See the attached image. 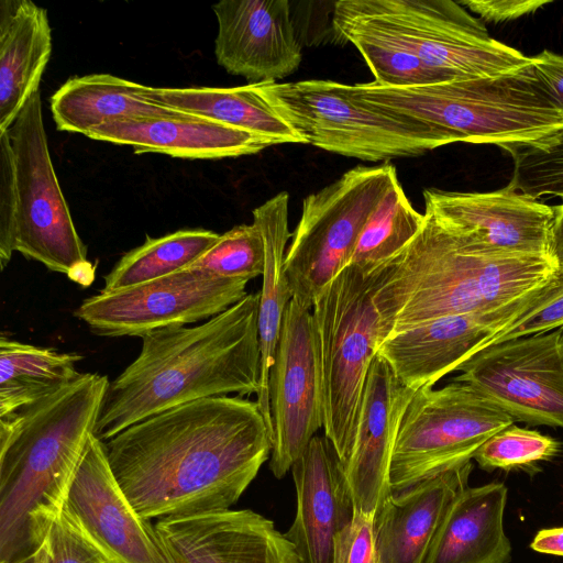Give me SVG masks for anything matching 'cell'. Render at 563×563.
<instances>
[{"label": "cell", "instance_id": "6da1fadb", "mask_svg": "<svg viewBox=\"0 0 563 563\" xmlns=\"http://www.w3.org/2000/svg\"><path fill=\"white\" fill-rule=\"evenodd\" d=\"M110 468L145 519L230 509L271 457L257 401L205 398L168 409L102 442Z\"/></svg>", "mask_w": 563, "mask_h": 563}, {"label": "cell", "instance_id": "7a4b0ae2", "mask_svg": "<svg viewBox=\"0 0 563 563\" xmlns=\"http://www.w3.org/2000/svg\"><path fill=\"white\" fill-rule=\"evenodd\" d=\"M260 292L247 294L198 325H175L141 336L139 356L112 382L93 435L104 442L130 426L187 402L258 394Z\"/></svg>", "mask_w": 563, "mask_h": 563}, {"label": "cell", "instance_id": "3957f363", "mask_svg": "<svg viewBox=\"0 0 563 563\" xmlns=\"http://www.w3.org/2000/svg\"><path fill=\"white\" fill-rule=\"evenodd\" d=\"M556 275L550 258L493 251L424 212L419 232L384 265L374 295L379 344L445 316L504 309Z\"/></svg>", "mask_w": 563, "mask_h": 563}, {"label": "cell", "instance_id": "277c9868", "mask_svg": "<svg viewBox=\"0 0 563 563\" xmlns=\"http://www.w3.org/2000/svg\"><path fill=\"white\" fill-rule=\"evenodd\" d=\"M109 385L80 373L59 390L0 419V563L37 550L63 509Z\"/></svg>", "mask_w": 563, "mask_h": 563}, {"label": "cell", "instance_id": "5b68a950", "mask_svg": "<svg viewBox=\"0 0 563 563\" xmlns=\"http://www.w3.org/2000/svg\"><path fill=\"white\" fill-rule=\"evenodd\" d=\"M360 99L420 120L446 144H494L510 152L539 147L563 131V114L529 66L494 77L418 87L350 85Z\"/></svg>", "mask_w": 563, "mask_h": 563}, {"label": "cell", "instance_id": "8992f818", "mask_svg": "<svg viewBox=\"0 0 563 563\" xmlns=\"http://www.w3.org/2000/svg\"><path fill=\"white\" fill-rule=\"evenodd\" d=\"M306 144L366 162L417 157L446 145L431 125L357 98L350 85L308 79L256 85Z\"/></svg>", "mask_w": 563, "mask_h": 563}, {"label": "cell", "instance_id": "52a82bcc", "mask_svg": "<svg viewBox=\"0 0 563 563\" xmlns=\"http://www.w3.org/2000/svg\"><path fill=\"white\" fill-rule=\"evenodd\" d=\"M384 265L374 271L347 265L311 308L322 375L324 437L342 465L352 449L366 377L379 345L374 295Z\"/></svg>", "mask_w": 563, "mask_h": 563}, {"label": "cell", "instance_id": "ba28073f", "mask_svg": "<svg viewBox=\"0 0 563 563\" xmlns=\"http://www.w3.org/2000/svg\"><path fill=\"white\" fill-rule=\"evenodd\" d=\"M397 178L391 164L357 165L305 198L285 260L294 300L312 308L349 265L368 218Z\"/></svg>", "mask_w": 563, "mask_h": 563}, {"label": "cell", "instance_id": "9c48e42d", "mask_svg": "<svg viewBox=\"0 0 563 563\" xmlns=\"http://www.w3.org/2000/svg\"><path fill=\"white\" fill-rule=\"evenodd\" d=\"M515 420L472 386L419 388L396 438L389 484L394 493L470 462L492 435Z\"/></svg>", "mask_w": 563, "mask_h": 563}, {"label": "cell", "instance_id": "30bf717a", "mask_svg": "<svg viewBox=\"0 0 563 563\" xmlns=\"http://www.w3.org/2000/svg\"><path fill=\"white\" fill-rule=\"evenodd\" d=\"M14 151L19 217L15 251L49 271L66 274L81 286L95 278L47 144L40 90L25 103L8 129Z\"/></svg>", "mask_w": 563, "mask_h": 563}, {"label": "cell", "instance_id": "8fae6325", "mask_svg": "<svg viewBox=\"0 0 563 563\" xmlns=\"http://www.w3.org/2000/svg\"><path fill=\"white\" fill-rule=\"evenodd\" d=\"M384 25L444 82L522 69L531 58L492 36L483 22L451 0H349Z\"/></svg>", "mask_w": 563, "mask_h": 563}, {"label": "cell", "instance_id": "7c38bea8", "mask_svg": "<svg viewBox=\"0 0 563 563\" xmlns=\"http://www.w3.org/2000/svg\"><path fill=\"white\" fill-rule=\"evenodd\" d=\"M456 371L515 421L563 428V327L492 344Z\"/></svg>", "mask_w": 563, "mask_h": 563}, {"label": "cell", "instance_id": "4fadbf2b", "mask_svg": "<svg viewBox=\"0 0 563 563\" xmlns=\"http://www.w3.org/2000/svg\"><path fill=\"white\" fill-rule=\"evenodd\" d=\"M246 280L191 269L85 299L74 314L103 336H142L151 331L208 320L243 299Z\"/></svg>", "mask_w": 563, "mask_h": 563}, {"label": "cell", "instance_id": "5bb4252c", "mask_svg": "<svg viewBox=\"0 0 563 563\" xmlns=\"http://www.w3.org/2000/svg\"><path fill=\"white\" fill-rule=\"evenodd\" d=\"M273 446L269 470L283 478L323 428V387L311 309L291 299L269 373Z\"/></svg>", "mask_w": 563, "mask_h": 563}, {"label": "cell", "instance_id": "9a60e30c", "mask_svg": "<svg viewBox=\"0 0 563 563\" xmlns=\"http://www.w3.org/2000/svg\"><path fill=\"white\" fill-rule=\"evenodd\" d=\"M63 511L110 563H170L155 526L129 501L102 441L93 434L71 477Z\"/></svg>", "mask_w": 563, "mask_h": 563}, {"label": "cell", "instance_id": "2e32d148", "mask_svg": "<svg viewBox=\"0 0 563 563\" xmlns=\"http://www.w3.org/2000/svg\"><path fill=\"white\" fill-rule=\"evenodd\" d=\"M422 195L424 212L477 243L497 252L553 261L554 207L509 185L488 192L428 188Z\"/></svg>", "mask_w": 563, "mask_h": 563}, {"label": "cell", "instance_id": "e0dca14e", "mask_svg": "<svg viewBox=\"0 0 563 563\" xmlns=\"http://www.w3.org/2000/svg\"><path fill=\"white\" fill-rule=\"evenodd\" d=\"M218 22L214 55L229 74L249 84H274L302 60L287 0H222L212 5Z\"/></svg>", "mask_w": 563, "mask_h": 563}, {"label": "cell", "instance_id": "ac0fdd59", "mask_svg": "<svg viewBox=\"0 0 563 563\" xmlns=\"http://www.w3.org/2000/svg\"><path fill=\"white\" fill-rule=\"evenodd\" d=\"M155 530L170 563H300L285 533L251 509L167 517Z\"/></svg>", "mask_w": 563, "mask_h": 563}, {"label": "cell", "instance_id": "d6986e66", "mask_svg": "<svg viewBox=\"0 0 563 563\" xmlns=\"http://www.w3.org/2000/svg\"><path fill=\"white\" fill-rule=\"evenodd\" d=\"M375 354L366 377L361 412L347 460L342 465L354 511L375 517L393 490L389 470L402 416L415 393Z\"/></svg>", "mask_w": 563, "mask_h": 563}, {"label": "cell", "instance_id": "ffe728a7", "mask_svg": "<svg viewBox=\"0 0 563 563\" xmlns=\"http://www.w3.org/2000/svg\"><path fill=\"white\" fill-rule=\"evenodd\" d=\"M536 291L497 311L445 316L393 334L379 344L377 353L407 387H433L484 349Z\"/></svg>", "mask_w": 563, "mask_h": 563}, {"label": "cell", "instance_id": "44dd1931", "mask_svg": "<svg viewBox=\"0 0 563 563\" xmlns=\"http://www.w3.org/2000/svg\"><path fill=\"white\" fill-rule=\"evenodd\" d=\"M290 471L297 510L285 536L300 563H332L334 538L354 515L339 456L325 437L316 435Z\"/></svg>", "mask_w": 563, "mask_h": 563}, {"label": "cell", "instance_id": "7402d4cb", "mask_svg": "<svg viewBox=\"0 0 563 563\" xmlns=\"http://www.w3.org/2000/svg\"><path fill=\"white\" fill-rule=\"evenodd\" d=\"M86 136L130 145L136 154L161 153L187 159L239 157L276 145L261 135L177 111L113 121L89 130Z\"/></svg>", "mask_w": 563, "mask_h": 563}, {"label": "cell", "instance_id": "603a6c76", "mask_svg": "<svg viewBox=\"0 0 563 563\" xmlns=\"http://www.w3.org/2000/svg\"><path fill=\"white\" fill-rule=\"evenodd\" d=\"M472 462L391 493L374 517L378 563H426L456 496L468 485Z\"/></svg>", "mask_w": 563, "mask_h": 563}, {"label": "cell", "instance_id": "cb8c5ba5", "mask_svg": "<svg viewBox=\"0 0 563 563\" xmlns=\"http://www.w3.org/2000/svg\"><path fill=\"white\" fill-rule=\"evenodd\" d=\"M52 47L44 8L31 0L0 1V133L38 91Z\"/></svg>", "mask_w": 563, "mask_h": 563}, {"label": "cell", "instance_id": "d4e9b609", "mask_svg": "<svg viewBox=\"0 0 563 563\" xmlns=\"http://www.w3.org/2000/svg\"><path fill=\"white\" fill-rule=\"evenodd\" d=\"M503 483L464 488L449 507L426 563H509Z\"/></svg>", "mask_w": 563, "mask_h": 563}, {"label": "cell", "instance_id": "484cf974", "mask_svg": "<svg viewBox=\"0 0 563 563\" xmlns=\"http://www.w3.org/2000/svg\"><path fill=\"white\" fill-rule=\"evenodd\" d=\"M289 195L282 191L253 210V221L260 227L265 243V265L258 305L261 382L257 404L273 437L269 400V373L275 360L285 311L292 292L285 269Z\"/></svg>", "mask_w": 563, "mask_h": 563}, {"label": "cell", "instance_id": "4316f807", "mask_svg": "<svg viewBox=\"0 0 563 563\" xmlns=\"http://www.w3.org/2000/svg\"><path fill=\"white\" fill-rule=\"evenodd\" d=\"M153 103L190 113L269 139L277 144H306L303 139L273 109L256 85L238 87H142Z\"/></svg>", "mask_w": 563, "mask_h": 563}, {"label": "cell", "instance_id": "83f0119b", "mask_svg": "<svg viewBox=\"0 0 563 563\" xmlns=\"http://www.w3.org/2000/svg\"><path fill=\"white\" fill-rule=\"evenodd\" d=\"M142 87L110 74L69 78L49 100L56 128L86 135L89 130L113 121L174 112L148 101Z\"/></svg>", "mask_w": 563, "mask_h": 563}, {"label": "cell", "instance_id": "f1b7e54d", "mask_svg": "<svg viewBox=\"0 0 563 563\" xmlns=\"http://www.w3.org/2000/svg\"><path fill=\"white\" fill-rule=\"evenodd\" d=\"M333 34L361 54L374 84L384 87H418L444 82L388 29L357 12L349 0L333 3Z\"/></svg>", "mask_w": 563, "mask_h": 563}, {"label": "cell", "instance_id": "f546056e", "mask_svg": "<svg viewBox=\"0 0 563 563\" xmlns=\"http://www.w3.org/2000/svg\"><path fill=\"white\" fill-rule=\"evenodd\" d=\"M77 353L0 338V419L65 387L80 373Z\"/></svg>", "mask_w": 563, "mask_h": 563}, {"label": "cell", "instance_id": "4dcf8cb0", "mask_svg": "<svg viewBox=\"0 0 563 563\" xmlns=\"http://www.w3.org/2000/svg\"><path fill=\"white\" fill-rule=\"evenodd\" d=\"M205 229H184L145 242L125 253L104 276L99 292H111L152 282L187 268L219 239Z\"/></svg>", "mask_w": 563, "mask_h": 563}, {"label": "cell", "instance_id": "1f68e13d", "mask_svg": "<svg viewBox=\"0 0 563 563\" xmlns=\"http://www.w3.org/2000/svg\"><path fill=\"white\" fill-rule=\"evenodd\" d=\"M424 213L418 212L398 178L368 218L349 265L374 271L396 256L419 232Z\"/></svg>", "mask_w": 563, "mask_h": 563}, {"label": "cell", "instance_id": "d6a6232c", "mask_svg": "<svg viewBox=\"0 0 563 563\" xmlns=\"http://www.w3.org/2000/svg\"><path fill=\"white\" fill-rule=\"evenodd\" d=\"M265 243L262 231L254 221L240 224L220 234L218 241L187 269L210 276L251 280L263 275Z\"/></svg>", "mask_w": 563, "mask_h": 563}, {"label": "cell", "instance_id": "836d02e7", "mask_svg": "<svg viewBox=\"0 0 563 563\" xmlns=\"http://www.w3.org/2000/svg\"><path fill=\"white\" fill-rule=\"evenodd\" d=\"M561 451V443L547 434L511 424L492 435L474 454L479 467L511 471L529 468L550 461Z\"/></svg>", "mask_w": 563, "mask_h": 563}, {"label": "cell", "instance_id": "e575fe53", "mask_svg": "<svg viewBox=\"0 0 563 563\" xmlns=\"http://www.w3.org/2000/svg\"><path fill=\"white\" fill-rule=\"evenodd\" d=\"M511 155L514 174L509 186L536 199H563V131L543 146L519 148Z\"/></svg>", "mask_w": 563, "mask_h": 563}, {"label": "cell", "instance_id": "d590c367", "mask_svg": "<svg viewBox=\"0 0 563 563\" xmlns=\"http://www.w3.org/2000/svg\"><path fill=\"white\" fill-rule=\"evenodd\" d=\"M561 327H563V276L556 275L532 295L520 313L494 335L485 347Z\"/></svg>", "mask_w": 563, "mask_h": 563}, {"label": "cell", "instance_id": "8d00e7d4", "mask_svg": "<svg viewBox=\"0 0 563 563\" xmlns=\"http://www.w3.org/2000/svg\"><path fill=\"white\" fill-rule=\"evenodd\" d=\"M19 187L14 151L8 130L0 133V267L15 251Z\"/></svg>", "mask_w": 563, "mask_h": 563}, {"label": "cell", "instance_id": "74e56055", "mask_svg": "<svg viewBox=\"0 0 563 563\" xmlns=\"http://www.w3.org/2000/svg\"><path fill=\"white\" fill-rule=\"evenodd\" d=\"M46 541L47 563H110L63 509L51 525Z\"/></svg>", "mask_w": 563, "mask_h": 563}, {"label": "cell", "instance_id": "f35d334b", "mask_svg": "<svg viewBox=\"0 0 563 563\" xmlns=\"http://www.w3.org/2000/svg\"><path fill=\"white\" fill-rule=\"evenodd\" d=\"M332 563H378L373 518L354 511L334 538Z\"/></svg>", "mask_w": 563, "mask_h": 563}, {"label": "cell", "instance_id": "ab89813d", "mask_svg": "<svg viewBox=\"0 0 563 563\" xmlns=\"http://www.w3.org/2000/svg\"><path fill=\"white\" fill-rule=\"evenodd\" d=\"M461 5L489 22H505L530 14L551 1L543 0H464Z\"/></svg>", "mask_w": 563, "mask_h": 563}, {"label": "cell", "instance_id": "60d3db41", "mask_svg": "<svg viewBox=\"0 0 563 563\" xmlns=\"http://www.w3.org/2000/svg\"><path fill=\"white\" fill-rule=\"evenodd\" d=\"M530 58L542 89L563 114V55L544 49Z\"/></svg>", "mask_w": 563, "mask_h": 563}, {"label": "cell", "instance_id": "b9f144b4", "mask_svg": "<svg viewBox=\"0 0 563 563\" xmlns=\"http://www.w3.org/2000/svg\"><path fill=\"white\" fill-rule=\"evenodd\" d=\"M530 548L539 553L563 556V527L538 531Z\"/></svg>", "mask_w": 563, "mask_h": 563}, {"label": "cell", "instance_id": "7bdbcfd3", "mask_svg": "<svg viewBox=\"0 0 563 563\" xmlns=\"http://www.w3.org/2000/svg\"><path fill=\"white\" fill-rule=\"evenodd\" d=\"M552 258L556 265L558 275L563 276V203L554 207Z\"/></svg>", "mask_w": 563, "mask_h": 563}, {"label": "cell", "instance_id": "ee69618b", "mask_svg": "<svg viewBox=\"0 0 563 563\" xmlns=\"http://www.w3.org/2000/svg\"><path fill=\"white\" fill-rule=\"evenodd\" d=\"M47 556H48V545L47 541L43 542V544L35 550L30 555H26L20 560H16L12 563H47Z\"/></svg>", "mask_w": 563, "mask_h": 563}]
</instances>
